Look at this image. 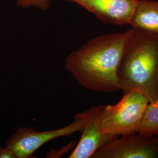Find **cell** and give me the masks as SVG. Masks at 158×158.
<instances>
[{
	"instance_id": "7",
	"label": "cell",
	"mask_w": 158,
	"mask_h": 158,
	"mask_svg": "<svg viewBox=\"0 0 158 158\" xmlns=\"http://www.w3.org/2000/svg\"><path fill=\"white\" fill-rule=\"evenodd\" d=\"M93 14L103 23L130 25L138 0H67Z\"/></svg>"
},
{
	"instance_id": "9",
	"label": "cell",
	"mask_w": 158,
	"mask_h": 158,
	"mask_svg": "<svg viewBox=\"0 0 158 158\" xmlns=\"http://www.w3.org/2000/svg\"><path fill=\"white\" fill-rule=\"evenodd\" d=\"M138 132L147 135H158V98L148 104Z\"/></svg>"
},
{
	"instance_id": "3",
	"label": "cell",
	"mask_w": 158,
	"mask_h": 158,
	"mask_svg": "<svg viewBox=\"0 0 158 158\" xmlns=\"http://www.w3.org/2000/svg\"><path fill=\"white\" fill-rule=\"evenodd\" d=\"M148 104L143 93L132 91L124 94L117 104L104 106L102 115L104 131L117 136L138 133Z\"/></svg>"
},
{
	"instance_id": "5",
	"label": "cell",
	"mask_w": 158,
	"mask_h": 158,
	"mask_svg": "<svg viewBox=\"0 0 158 158\" xmlns=\"http://www.w3.org/2000/svg\"><path fill=\"white\" fill-rule=\"evenodd\" d=\"M92 158H158V135L139 132L119 136L97 150Z\"/></svg>"
},
{
	"instance_id": "2",
	"label": "cell",
	"mask_w": 158,
	"mask_h": 158,
	"mask_svg": "<svg viewBox=\"0 0 158 158\" xmlns=\"http://www.w3.org/2000/svg\"><path fill=\"white\" fill-rule=\"evenodd\" d=\"M117 76L123 94L138 91L149 102L158 98V34L131 28Z\"/></svg>"
},
{
	"instance_id": "4",
	"label": "cell",
	"mask_w": 158,
	"mask_h": 158,
	"mask_svg": "<svg viewBox=\"0 0 158 158\" xmlns=\"http://www.w3.org/2000/svg\"><path fill=\"white\" fill-rule=\"evenodd\" d=\"M85 125V116L82 112L74 115L73 122L60 128L37 131L32 128L21 127L9 137L6 146L11 149L16 158H32L34 153L47 142L81 132Z\"/></svg>"
},
{
	"instance_id": "6",
	"label": "cell",
	"mask_w": 158,
	"mask_h": 158,
	"mask_svg": "<svg viewBox=\"0 0 158 158\" xmlns=\"http://www.w3.org/2000/svg\"><path fill=\"white\" fill-rule=\"evenodd\" d=\"M104 105H98L83 112L85 125L78 143L69 158H91L97 150L117 138L105 132L102 128Z\"/></svg>"
},
{
	"instance_id": "8",
	"label": "cell",
	"mask_w": 158,
	"mask_h": 158,
	"mask_svg": "<svg viewBox=\"0 0 158 158\" xmlns=\"http://www.w3.org/2000/svg\"><path fill=\"white\" fill-rule=\"evenodd\" d=\"M130 25L158 34V0H138Z\"/></svg>"
},
{
	"instance_id": "1",
	"label": "cell",
	"mask_w": 158,
	"mask_h": 158,
	"mask_svg": "<svg viewBox=\"0 0 158 158\" xmlns=\"http://www.w3.org/2000/svg\"><path fill=\"white\" fill-rule=\"evenodd\" d=\"M128 36V30L99 35L88 40L66 57V71L87 90L118 91L117 71Z\"/></svg>"
},
{
	"instance_id": "11",
	"label": "cell",
	"mask_w": 158,
	"mask_h": 158,
	"mask_svg": "<svg viewBox=\"0 0 158 158\" xmlns=\"http://www.w3.org/2000/svg\"><path fill=\"white\" fill-rule=\"evenodd\" d=\"M0 158H16L15 155L9 147H0Z\"/></svg>"
},
{
	"instance_id": "10",
	"label": "cell",
	"mask_w": 158,
	"mask_h": 158,
	"mask_svg": "<svg viewBox=\"0 0 158 158\" xmlns=\"http://www.w3.org/2000/svg\"><path fill=\"white\" fill-rule=\"evenodd\" d=\"M51 0H17V5L26 8L34 6L42 10H46L50 6Z\"/></svg>"
}]
</instances>
